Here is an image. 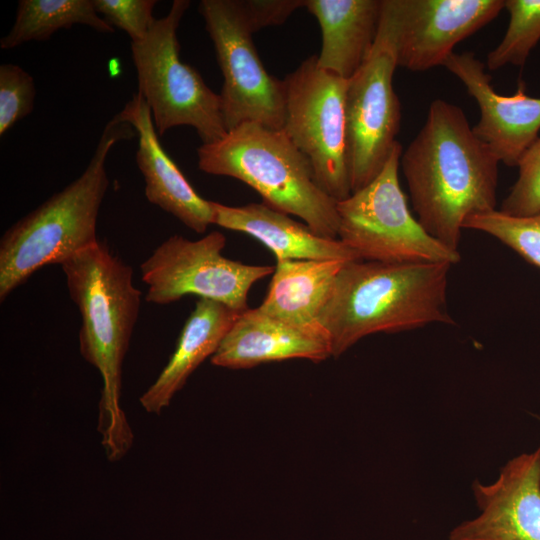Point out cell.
Returning a JSON list of instances; mask_svg holds the SVG:
<instances>
[{
	"label": "cell",
	"mask_w": 540,
	"mask_h": 540,
	"mask_svg": "<svg viewBox=\"0 0 540 540\" xmlns=\"http://www.w3.org/2000/svg\"><path fill=\"white\" fill-rule=\"evenodd\" d=\"M400 163L419 223L459 252L465 220L495 210L499 160L459 106L436 99Z\"/></svg>",
	"instance_id": "6da1fadb"
},
{
	"label": "cell",
	"mask_w": 540,
	"mask_h": 540,
	"mask_svg": "<svg viewBox=\"0 0 540 540\" xmlns=\"http://www.w3.org/2000/svg\"><path fill=\"white\" fill-rule=\"evenodd\" d=\"M69 296L81 315L82 357L102 378L98 432L107 458H123L133 433L120 405L122 366L139 316L141 291L133 284V269L101 242L61 265Z\"/></svg>",
	"instance_id": "7a4b0ae2"
},
{
	"label": "cell",
	"mask_w": 540,
	"mask_h": 540,
	"mask_svg": "<svg viewBox=\"0 0 540 540\" xmlns=\"http://www.w3.org/2000/svg\"><path fill=\"white\" fill-rule=\"evenodd\" d=\"M450 268L449 263L345 262L317 319L332 356L370 334L454 324L447 309Z\"/></svg>",
	"instance_id": "3957f363"
},
{
	"label": "cell",
	"mask_w": 540,
	"mask_h": 540,
	"mask_svg": "<svg viewBox=\"0 0 540 540\" xmlns=\"http://www.w3.org/2000/svg\"><path fill=\"white\" fill-rule=\"evenodd\" d=\"M134 128L117 115L105 125L81 175L8 228L0 240V300L50 264L61 265L98 243L96 225L109 186L106 160Z\"/></svg>",
	"instance_id": "277c9868"
},
{
	"label": "cell",
	"mask_w": 540,
	"mask_h": 540,
	"mask_svg": "<svg viewBox=\"0 0 540 540\" xmlns=\"http://www.w3.org/2000/svg\"><path fill=\"white\" fill-rule=\"evenodd\" d=\"M201 171L235 178L268 206L302 219L314 232L338 239L337 201L319 185L306 156L283 130L247 122L197 149Z\"/></svg>",
	"instance_id": "5b68a950"
},
{
	"label": "cell",
	"mask_w": 540,
	"mask_h": 540,
	"mask_svg": "<svg viewBox=\"0 0 540 540\" xmlns=\"http://www.w3.org/2000/svg\"><path fill=\"white\" fill-rule=\"evenodd\" d=\"M189 6L188 0H174L145 39L131 42V55L138 92L150 108L158 135L177 126H191L207 144L222 139L227 130L219 94L180 58L177 29Z\"/></svg>",
	"instance_id": "8992f818"
},
{
	"label": "cell",
	"mask_w": 540,
	"mask_h": 540,
	"mask_svg": "<svg viewBox=\"0 0 540 540\" xmlns=\"http://www.w3.org/2000/svg\"><path fill=\"white\" fill-rule=\"evenodd\" d=\"M398 142L381 172L337 202L338 239L361 260L384 263H449L460 254L442 245L410 212L398 177Z\"/></svg>",
	"instance_id": "52a82bcc"
},
{
	"label": "cell",
	"mask_w": 540,
	"mask_h": 540,
	"mask_svg": "<svg viewBox=\"0 0 540 540\" xmlns=\"http://www.w3.org/2000/svg\"><path fill=\"white\" fill-rule=\"evenodd\" d=\"M282 130L310 161L320 187L334 200L352 194L347 159L348 80L319 67L317 56L286 76Z\"/></svg>",
	"instance_id": "ba28073f"
},
{
	"label": "cell",
	"mask_w": 540,
	"mask_h": 540,
	"mask_svg": "<svg viewBox=\"0 0 540 540\" xmlns=\"http://www.w3.org/2000/svg\"><path fill=\"white\" fill-rule=\"evenodd\" d=\"M225 236L212 231L196 240L173 235L141 264L149 303L165 305L186 295L220 302L242 313L250 288L272 275L273 266L248 265L223 256Z\"/></svg>",
	"instance_id": "9c48e42d"
},
{
	"label": "cell",
	"mask_w": 540,
	"mask_h": 540,
	"mask_svg": "<svg viewBox=\"0 0 540 540\" xmlns=\"http://www.w3.org/2000/svg\"><path fill=\"white\" fill-rule=\"evenodd\" d=\"M199 12L224 77L219 96L227 132L247 122L282 130L284 81L263 66L236 0H202Z\"/></svg>",
	"instance_id": "30bf717a"
},
{
	"label": "cell",
	"mask_w": 540,
	"mask_h": 540,
	"mask_svg": "<svg viewBox=\"0 0 540 540\" xmlns=\"http://www.w3.org/2000/svg\"><path fill=\"white\" fill-rule=\"evenodd\" d=\"M505 0H381L376 39L389 47L397 66L425 71L491 22Z\"/></svg>",
	"instance_id": "8fae6325"
},
{
	"label": "cell",
	"mask_w": 540,
	"mask_h": 540,
	"mask_svg": "<svg viewBox=\"0 0 540 540\" xmlns=\"http://www.w3.org/2000/svg\"><path fill=\"white\" fill-rule=\"evenodd\" d=\"M396 67L391 49L375 40L370 56L347 82L346 142L352 193L381 172L398 143L401 105L393 88Z\"/></svg>",
	"instance_id": "7c38bea8"
},
{
	"label": "cell",
	"mask_w": 540,
	"mask_h": 540,
	"mask_svg": "<svg viewBox=\"0 0 540 540\" xmlns=\"http://www.w3.org/2000/svg\"><path fill=\"white\" fill-rule=\"evenodd\" d=\"M473 491L481 513L449 540H540V447L506 463L494 483L475 481Z\"/></svg>",
	"instance_id": "4fadbf2b"
},
{
	"label": "cell",
	"mask_w": 540,
	"mask_h": 540,
	"mask_svg": "<svg viewBox=\"0 0 540 540\" xmlns=\"http://www.w3.org/2000/svg\"><path fill=\"white\" fill-rule=\"evenodd\" d=\"M466 87L478 104L480 118L474 134L495 154L499 162L517 166L540 131V98L525 94L520 83L516 93L504 96L494 90L485 64L473 52L453 53L443 65Z\"/></svg>",
	"instance_id": "5bb4252c"
},
{
	"label": "cell",
	"mask_w": 540,
	"mask_h": 540,
	"mask_svg": "<svg viewBox=\"0 0 540 540\" xmlns=\"http://www.w3.org/2000/svg\"><path fill=\"white\" fill-rule=\"evenodd\" d=\"M116 115L138 135L136 163L144 177L147 200L191 230L204 233L212 224L210 201L194 190L162 147L143 96L137 91Z\"/></svg>",
	"instance_id": "9a60e30c"
},
{
	"label": "cell",
	"mask_w": 540,
	"mask_h": 540,
	"mask_svg": "<svg viewBox=\"0 0 540 540\" xmlns=\"http://www.w3.org/2000/svg\"><path fill=\"white\" fill-rule=\"evenodd\" d=\"M331 356L325 334L271 317L257 307L238 315L211 363L244 369L294 358L320 362Z\"/></svg>",
	"instance_id": "2e32d148"
},
{
	"label": "cell",
	"mask_w": 540,
	"mask_h": 540,
	"mask_svg": "<svg viewBox=\"0 0 540 540\" xmlns=\"http://www.w3.org/2000/svg\"><path fill=\"white\" fill-rule=\"evenodd\" d=\"M212 224L246 233L269 248L276 260H361L339 239L325 238L306 223L267 204L228 206L210 201Z\"/></svg>",
	"instance_id": "e0dca14e"
},
{
	"label": "cell",
	"mask_w": 540,
	"mask_h": 540,
	"mask_svg": "<svg viewBox=\"0 0 540 540\" xmlns=\"http://www.w3.org/2000/svg\"><path fill=\"white\" fill-rule=\"evenodd\" d=\"M305 7L321 28L319 67L349 80L372 52L381 0H305Z\"/></svg>",
	"instance_id": "ac0fdd59"
},
{
	"label": "cell",
	"mask_w": 540,
	"mask_h": 540,
	"mask_svg": "<svg viewBox=\"0 0 540 540\" xmlns=\"http://www.w3.org/2000/svg\"><path fill=\"white\" fill-rule=\"evenodd\" d=\"M239 314L220 302L198 299L167 365L139 398L147 412L159 414L170 404L197 367L216 353Z\"/></svg>",
	"instance_id": "d6986e66"
},
{
	"label": "cell",
	"mask_w": 540,
	"mask_h": 540,
	"mask_svg": "<svg viewBox=\"0 0 540 540\" xmlns=\"http://www.w3.org/2000/svg\"><path fill=\"white\" fill-rule=\"evenodd\" d=\"M345 262L277 260L267 295L258 308L271 317L326 335L318 315Z\"/></svg>",
	"instance_id": "ffe728a7"
},
{
	"label": "cell",
	"mask_w": 540,
	"mask_h": 540,
	"mask_svg": "<svg viewBox=\"0 0 540 540\" xmlns=\"http://www.w3.org/2000/svg\"><path fill=\"white\" fill-rule=\"evenodd\" d=\"M76 24L102 33L114 32L97 13L93 0H20L15 22L1 38L0 48L9 50L25 42L45 41L56 31Z\"/></svg>",
	"instance_id": "44dd1931"
},
{
	"label": "cell",
	"mask_w": 540,
	"mask_h": 540,
	"mask_svg": "<svg viewBox=\"0 0 540 540\" xmlns=\"http://www.w3.org/2000/svg\"><path fill=\"white\" fill-rule=\"evenodd\" d=\"M509 13L506 33L486 58L489 70L508 64L522 67L540 40V0H505Z\"/></svg>",
	"instance_id": "7402d4cb"
},
{
	"label": "cell",
	"mask_w": 540,
	"mask_h": 540,
	"mask_svg": "<svg viewBox=\"0 0 540 540\" xmlns=\"http://www.w3.org/2000/svg\"><path fill=\"white\" fill-rule=\"evenodd\" d=\"M463 228L493 236L540 269V212L512 216L495 209L468 217Z\"/></svg>",
	"instance_id": "603a6c76"
},
{
	"label": "cell",
	"mask_w": 540,
	"mask_h": 540,
	"mask_svg": "<svg viewBox=\"0 0 540 540\" xmlns=\"http://www.w3.org/2000/svg\"><path fill=\"white\" fill-rule=\"evenodd\" d=\"M35 97V82L27 71L12 63L0 66V136L33 111Z\"/></svg>",
	"instance_id": "cb8c5ba5"
},
{
	"label": "cell",
	"mask_w": 540,
	"mask_h": 540,
	"mask_svg": "<svg viewBox=\"0 0 540 540\" xmlns=\"http://www.w3.org/2000/svg\"><path fill=\"white\" fill-rule=\"evenodd\" d=\"M518 178L503 200L500 211L512 216H530L540 212V137L518 162Z\"/></svg>",
	"instance_id": "d4e9b609"
},
{
	"label": "cell",
	"mask_w": 540,
	"mask_h": 540,
	"mask_svg": "<svg viewBox=\"0 0 540 540\" xmlns=\"http://www.w3.org/2000/svg\"><path fill=\"white\" fill-rule=\"evenodd\" d=\"M155 0H93L98 14L113 28L124 31L131 42H139L150 32L155 18Z\"/></svg>",
	"instance_id": "484cf974"
},
{
	"label": "cell",
	"mask_w": 540,
	"mask_h": 540,
	"mask_svg": "<svg viewBox=\"0 0 540 540\" xmlns=\"http://www.w3.org/2000/svg\"><path fill=\"white\" fill-rule=\"evenodd\" d=\"M245 23L252 33L284 23L305 0H236Z\"/></svg>",
	"instance_id": "4316f807"
}]
</instances>
